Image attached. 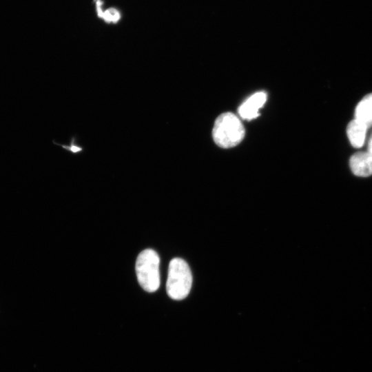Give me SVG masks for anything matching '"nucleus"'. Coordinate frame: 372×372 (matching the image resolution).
Listing matches in <instances>:
<instances>
[{"mask_svg": "<svg viewBox=\"0 0 372 372\" xmlns=\"http://www.w3.org/2000/svg\"><path fill=\"white\" fill-rule=\"evenodd\" d=\"M267 100L265 92H258L249 96L238 108V114L243 119L251 120L259 116L258 110Z\"/></svg>", "mask_w": 372, "mask_h": 372, "instance_id": "4", "label": "nucleus"}, {"mask_svg": "<svg viewBox=\"0 0 372 372\" xmlns=\"http://www.w3.org/2000/svg\"><path fill=\"white\" fill-rule=\"evenodd\" d=\"M96 3L97 15L103 19L106 23H116L121 19V14L116 8H110L103 11L102 6L103 2L101 0H94Z\"/></svg>", "mask_w": 372, "mask_h": 372, "instance_id": "8", "label": "nucleus"}, {"mask_svg": "<svg viewBox=\"0 0 372 372\" xmlns=\"http://www.w3.org/2000/svg\"><path fill=\"white\" fill-rule=\"evenodd\" d=\"M245 128L240 118L231 112L220 114L215 121L213 138L223 148H229L239 144L245 136Z\"/></svg>", "mask_w": 372, "mask_h": 372, "instance_id": "1", "label": "nucleus"}, {"mask_svg": "<svg viewBox=\"0 0 372 372\" xmlns=\"http://www.w3.org/2000/svg\"><path fill=\"white\" fill-rule=\"evenodd\" d=\"M349 165L353 174L357 176L367 177L372 175V156L368 151L353 154Z\"/></svg>", "mask_w": 372, "mask_h": 372, "instance_id": "5", "label": "nucleus"}, {"mask_svg": "<svg viewBox=\"0 0 372 372\" xmlns=\"http://www.w3.org/2000/svg\"><path fill=\"white\" fill-rule=\"evenodd\" d=\"M372 156V134L369 140L368 143V150H367Z\"/></svg>", "mask_w": 372, "mask_h": 372, "instance_id": "10", "label": "nucleus"}, {"mask_svg": "<svg viewBox=\"0 0 372 372\" xmlns=\"http://www.w3.org/2000/svg\"><path fill=\"white\" fill-rule=\"evenodd\" d=\"M54 144L56 145H58L59 146H61L62 148L73 153V154H76V153H79L83 151V148L78 145H76L75 143V138L73 137L72 138V141H71V143L68 145H62V144H60V143H56L55 142H54Z\"/></svg>", "mask_w": 372, "mask_h": 372, "instance_id": "9", "label": "nucleus"}, {"mask_svg": "<svg viewBox=\"0 0 372 372\" xmlns=\"http://www.w3.org/2000/svg\"><path fill=\"white\" fill-rule=\"evenodd\" d=\"M160 258L157 253L151 249L142 251L136 262L138 282L147 292L156 291L160 286Z\"/></svg>", "mask_w": 372, "mask_h": 372, "instance_id": "3", "label": "nucleus"}, {"mask_svg": "<svg viewBox=\"0 0 372 372\" xmlns=\"http://www.w3.org/2000/svg\"><path fill=\"white\" fill-rule=\"evenodd\" d=\"M368 127L362 122L354 118L347 127V134L351 145L356 148L362 147L364 143Z\"/></svg>", "mask_w": 372, "mask_h": 372, "instance_id": "6", "label": "nucleus"}, {"mask_svg": "<svg viewBox=\"0 0 372 372\" xmlns=\"http://www.w3.org/2000/svg\"><path fill=\"white\" fill-rule=\"evenodd\" d=\"M192 276L188 264L182 258H174L169 264L166 290L173 300L186 298L191 289Z\"/></svg>", "mask_w": 372, "mask_h": 372, "instance_id": "2", "label": "nucleus"}, {"mask_svg": "<svg viewBox=\"0 0 372 372\" xmlns=\"http://www.w3.org/2000/svg\"><path fill=\"white\" fill-rule=\"evenodd\" d=\"M355 118L368 128L372 126V93L363 97L355 110Z\"/></svg>", "mask_w": 372, "mask_h": 372, "instance_id": "7", "label": "nucleus"}]
</instances>
